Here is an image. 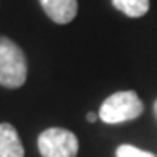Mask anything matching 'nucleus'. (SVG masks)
<instances>
[{
    "label": "nucleus",
    "mask_w": 157,
    "mask_h": 157,
    "mask_svg": "<svg viewBox=\"0 0 157 157\" xmlns=\"http://www.w3.org/2000/svg\"><path fill=\"white\" fill-rule=\"evenodd\" d=\"M0 157H25L21 138L9 122H0Z\"/></svg>",
    "instance_id": "5"
},
{
    "label": "nucleus",
    "mask_w": 157,
    "mask_h": 157,
    "mask_svg": "<svg viewBox=\"0 0 157 157\" xmlns=\"http://www.w3.org/2000/svg\"><path fill=\"white\" fill-rule=\"evenodd\" d=\"M143 110L145 105L136 91H119L101 103L98 115L105 124H121L138 119Z\"/></svg>",
    "instance_id": "2"
},
{
    "label": "nucleus",
    "mask_w": 157,
    "mask_h": 157,
    "mask_svg": "<svg viewBox=\"0 0 157 157\" xmlns=\"http://www.w3.org/2000/svg\"><path fill=\"white\" fill-rule=\"evenodd\" d=\"M28 61L19 45L6 35H0V86L17 89L26 82Z\"/></svg>",
    "instance_id": "1"
},
{
    "label": "nucleus",
    "mask_w": 157,
    "mask_h": 157,
    "mask_svg": "<svg viewBox=\"0 0 157 157\" xmlns=\"http://www.w3.org/2000/svg\"><path fill=\"white\" fill-rule=\"evenodd\" d=\"M154 115H155V119H157V100L154 101Z\"/></svg>",
    "instance_id": "9"
},
{
    "label": "nucleus",
    "mask_w": 157,
    "mask_h": 157,
    "mask_svg": "<svg viewBox=\"0 0 157 157\" xmlns=\"http://www.w3.org/2000/svg\"><path fill=\"white\" fill-rule=\"evenodd\" d=\"M112 4L128 17H141L150 9V0H112Z\"/></svg>",
    "instance_id": "6"
},
{
    "label": "nucleus",
    "mask_w": 157,
    "mask_h": 157,
    "mask_svg": "<svg viewBox=\"0 0 157 157\" xmlns=\"http://www.w3.org/2000/svg\"><path fill=\"white\" fill-rule=\"evenodd\" d=\"M39 152L42 157H77L78 140L65 128H47L39 135Z\"/></svg>",
    "instance_id": "3"
},
{
    "label": "nucleus",
    "mask_w": 157,
    "mask_h": 157,
    "mask_svg": "<svg viewBox=\"0 0 157 157\" xmlns=\"http://www.w3.org/2000/svg\"><path fill=\"white\" fill-rule=\"evenodd\" d=\"M98 117H100V115H96V113H93V112L87 113V121H89V122H94V121H96Z\"/></svg>",
    "instance_id": "8"
},
{
    "label": "nucleus",
    "mask_w": 157,
    "mask_h": 157,
    "mask_svg": "<svg viewBox=\"0 0 157 157\" xmlns=\"http://www.w3.org/2000/svg\"><path fill=\"white\" fill-rule=\"evenodd\" d=\"M44 12L56 25H68L77 16V0H39Z\"/></svg>",
    "instance_id": "4"
},
{
    "label": "nucleus",
    "mask_w": 157,
    "mask_h": 157,
    "mask_svg": "<svg viewBox=\"0 0 157 157\" xmlns=\"http://www.w3.org/2000/svg\"><path fill=\"white\" fill-rule=\"evenodd\" d=\"M117 157H157L154 155L152 152H147V150H141L138 147H133V145H121L115 152Z\"/></svg>",
    "instance_id": "7"
}]
</instances>
